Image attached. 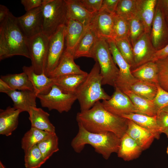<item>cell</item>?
Here are the masks:
<instances>
[{"instance_id": "22", "label": "cell", "mask_w": 168, "mask_h": 168, "mask_svg": "<svg viewBox=\"0 0 168 168\" xmlns=\"http://www.w3.org/2000/svg\"><path fill=\"white\" fill-rule=\"evenodd\" d=\"M67 8L68 18L77 21L85 27L90 24L95 13L88 11L80 0H65Z\"/></svg>"}, {"instance_id": "23", "label": "cell", "mask_w": 168, "mask_h": 168, "mask_svg": "<svg viewBox=\"0 0 168 168\" xmlns=\"http://www.w3.org/2000/svg\"><path fill=\"white\" fill-rule=\"evenodd\" d=\"M157 1L138 0L137 15L143 23L145 32L150 35Z\"/></svg>"}, {"instance_id": "20", "label": "cell", "mask_w": 168, "mask_h": 168, "mask_svg": "<svg viewBox=\"0 0 168 168\" xmlns=\"http://www.w3.org/2000/svg\"><path fill=\"white\" fill-rule=\"evenodd\" d=\"M22 70L28 76L37 96L47 94L54 84L53 78L49 77L44 73H36L31 66H23Z\"/></svg>"}, {"instance_id": "17", "label": "cell", "mask_w": 168, "mask_h": 168, "mask_svg": "<svg viewBox=\"0 0 168 168\" xmlns=\"http://www.w3.org/2000/svg\"><path fill=\"white\" fill-rule=\"evenodd\" d=\"M74 59L73 54L65 49L57 66L48 77L54 78L69 74H87L75 63Z\"/></svg>"}, {"instance_id": "32", "label": "cell", "mask_w": 168, "mask_h": 168, "mask_svg": "<svg viewBox=\"0 0 168 168\" xmlns=\"http://www.w3.org/2000/svg\"><path fill=\"white\" fill-rule=\"evenodd\" d=\"M123 92L129 97L140 113L151 116L156 115L157 111L153 100L143 98L135 94L129 89Z\"/></svg>"}, {"instance_id": "51", "label": "cell", "mask_w": 168, "mask_h": 168, "mask_svg": "<svg viewBox=\"0 0 168 168\" xmlns=\"http://www.w3.org/2000/svg\"><path fill=\"white\" fill-rule=\"evenodd\" d=\"M162 133H165L168 137V127L163 130Z\"/></svg>"}, {"instance_id": "40", "label": "cell", "mask_w": 168, "mask_h": 168, "mask_svg": "<svg viewBox=\"0 0 168 168\" xmlns=\"http://www.w3.org/2000/svg\"><path fill=\"white\" fill-rule=\"evenodd\" d=\"M155 62L158 68V84L168 91V56Z\"/></svg>"}, {"instance_id": "46", "label": "cell", "mask_w": 168, "mask_h": 168, "mask_svg": "<svg viewBox=\"0 0 168 168\" xmlns=\"http://www.w3.org/2000/svg\"><path fill=\"white\" fill-rule=\"evenodd\" d=\"M119 0H103L101 8H104L111 12L115 13Z\"/></svg>"}, {"instance_id": "29", "label": "cell", "mask_w": 168, "mask_h": 168, "mask_svg": "<svg viewBox=\"0 0 168 168\" xmlns=\"http://www.w3.org/2000/svg\"><path fill=\"white\" fill-rule=\"evenodd\" d=\"M121 117L133 121L139 126L153 133L156 139H159L162 131L158 125L156 116H149L138 113H131L123 115Z\"/></svg>"}, {"instance_id": "5", "label": "cell", "mask_w": 168, "mask_h": 168, "mask_svg": "<svg viewBox=\"0 0 168 168\" xmlns=\"http://www.w3.org/2000/svg\"><path fill=\"white\" fill-rule=\"evenodd\" d=\"M92 55V58L98 63L100 67L102 85L114 87L119 70L114 61L107 39L98 38L93 49Z\"/></svg>"}, {"instance_id": "8", "label": "cell", "mask_w": 168, "mask_h": 168, "mask_svg": "<svg viewBox=\"0 0 168 168\" xmlns=\"http://www.w3.org/2000/svg\"><path fill=\"white\" fill-rule=\"evenodd\" d=\"M49 37L42 32L28 39V48L32 66L37 74L44 73L47 56Z\"/></svg>"}, {"instance_id": "19", "label": "cell", "mask_w": 168, "mask_h": 168, "mask_svg": "<svg viewBox=\"0 0 168 168\" xmlns=\"http://www.w3.org/2000/svg\"><path fill=\"white\" fill-rule=\"evenodd\" d=\"M22 111L10 106L0 110V134L9 136L17 128Z\"/></svg>"}, {"instance_id": "14", "label": "cell", "mask_w": 168, "mask_h": 168, "mask_svg": "<svg viewBox=\"0 0 168 168\" xmlns=\"http://www.w3.org/2000/svg\"><path fill=\"white\" fill-rule=\"evenodd\" d=\"M132 46L134 63L133 69L152 61L156 51L150 34L145 32Z\"/></svg>"}, {"instance_id": "3", "label": "cell", "mask_w": 168, "mask_h": 168, "mask_svg": "<svg viewBox=\"0 0 168 168\" xmlns=\"http://www.w3.org/2000/svg\"><path fill=\"white\" fill-rule=\"evenodd\" d=\"M102 79L99 65L96 61L86 79L75 94L79 102L81 111L90 109L98 101L110 98L111 96L102 87Z\"/></svg>"}, {"instance_id": "37", "label": "cell", "mask_w": 168, "mask_h": 168, "mask_svg": "<svg viewBox=\"0 0 168 168\" xmlns=\"http://www.w3.org/2000/svg\"><path fill=\"white\" fill-rule=\"evenodd\" d=\"M129 30L128 21L115 13L112 33L114 40L128 38Z\"/></svg>"}, {"instance_id": "55", "label": "cell", "mask_w": 168, "mask_h": 168, "mask_svg": "<svg viewBox=\"0 0 168 168\" xmlns=\"http://www.w3.org/2000/svg\"><path fill=\"white\" fill-rule=\"evenodd\" d=\"M166 21H167V24H168V20H166Z\"/></svg>"}, {"instance_id": "38", "label": "cell", "mask_w": 168, "mask_h": 168, "mask_svg": "<svg viewBox=\"0 0 168 168\" xmlns=\"http://www.w3.org/2000/svg\"><path fill=\"white\" fill-rule=\"evenodd\" d=\"M119 51L128 64L131 70L134 67L133 48L128 38L114 40Z\"/></svg>"}, {"instance_id": "49", "label": "cell", "mask_w": 168, "mask_h": 168, "mask_svg": "<svg viewBox=\"0 0 168 168\" xmlns=\"http://www.w3.org/2000/svg\"><path fill=\"white\" fill-rule=\"evenodd\" d=\"M164 12L166 20H168V0H158Z\"/></svg>"}, {"instance_id": "12", "label": "cell", "mask_w": 168, "mask_h": 168, "mask_svg": "<svg viewBox=\"0 0 168 168\" xmlns=\"http://www.w3.org/2000/svg\"><path fill=\"white\" fill-rule=\"evenodd\" d=\"M114 87L115 91L110 98L101 102L104 108L120 116L131 113H140L129 97L117 87Z\"/></svg>"}, {"instance_id": "26", "label": "cell", "mask_w": 168, "mask_h": 168, "mask_svg": "<svg viewBox=\"0 0 168 168\" xmlns=\"http://www.w3.org/2000/svg\"><path fill=\"white\" fill-rule=\"evenodd\" d=\"M142 151L138 143L126 133L120 138L117 153L118 157L125 161H129L138 157Z\"/></svg>"}, {"instance_id": "44", "label": "cell", "mask_w": 168, "mask_h": 168, "mask_svg": "<svg viewBox=\"0 0 168 168\" xmlns=\"http://www.w3.org/2000/svg\"><path fill=\"white\" fill-rule=\"evenodd\" d=\"M21 2L26 12L42 6L43 4V0H21Z\"/></svg>"}, {"instance_id": "48", "label": "cell", "mask_w": 168, "mask_h": 168, "mask_svg": "<svg viewBox=\"0 0 168 168\" xmlns=\"http://www.w3.org/2000/svg\"><path fill=\"white\" fill-rule=\"evenodd\" d=\"M9 12L8 9L6 6L0 5V23L5 20Z\"/></svg>"}, {"instance_id": "24", "label": "cell", "mask_w": 168, "mask_h": 168, "mask_svg": "<svg viewBox=\"0 0 168 168\" xmlns=\"http://www.w3.org/2000/svg\"><path fill=\"white\" fill-rule=\"evenodd\" d=\"M98 38L94 30L89 25L74 51V59L81 57L92 58V49Z\"/></svg>"}, {"instance_id": "28", "label": "cell", "mask_w": 168, "mask_h": 168, "mask_svg": "<svg viewBox=\"0 0 168 168\" xmlns=\"http://www.w3.org/2000/svg\"><path fill=\"white\" fill-rule=\"evenodd\" d=\"M131 73L138 80L156 85L158 84V68L155 62H149L132 69Z\"/></svg>"}, {"instance_id": "13", "label": "cell", "mask_w": 168, "mask_h": 168, "mask_svg": "<svg viewBox=\"0 0 168 168\" xmlns=\"http://www.w3.org/2000/svg\"><path fill=\"white\" fill-rule=\"evenodd\" d=\"M17 18L19 25L27 38L43 32L42 6L26 12L24 15Z\"/></svg>"}, {"instance_id": "45", "label": "cell", "mask_w": 168, "mask_h": 168, "mask_svg": "<svg viewBox=\"0 0 168 168\" xmlns=\"http://www.w3.org/2000/svg\"><path fill=\"white\" fill-rule=\"evenodd\" d=\"M10 57L8 46L3 35L0 34V60Z\"/></svg>"}, {"instance_id": "34", "label": "cell", "mask_w": 168, "mask_h": 168, "mask_svg": "<svg viewBox=\"0 0 168 168\" xmlns=\"http://www.w3.org/2000/svg\"><path fill=\"white\" fill-rule=\"evenodd\" d=\"M138 0H119L115 13L129 21L137 15Z\"/></svg>"}, {"instance_id": "30", "label": "cell", "mask_w": 168, "mask_h": 168, "mask_svg": "<svg viewBox=\"0 0 168 168\" xmlns=\"http://www.w3.org/2000/svg\"><path fill=\"white\" fill-rule=\"evenodd\" d=\"M0 79L6 83L12 90L35 91L28 76L23 72L20 73L1 76Z\"/></svg>"}, {"instance_id": "54", "label": "cell", "mask_w": 168, "mask_h": 168, "mask_svg": "<svg viewBox=\"0 0 168 168\" xmlns=\"http://www.w3.org/2000/svg\"><path fill=\"white\" fill-rule=\"evenodd\" d=\"M166 152H167V154L168 155V147H167V148Z\"/></svg>"}, {"instance_id": "39", "label": "cell", "mask_w": 168, "mask_h": 168, "mask_svg": "<svg viewBox=\"0 0 168 168\" xmlns=\"http://www.w3.org/2000/svg\"><path fill=\"white\" fill-rule=\"evenodd\" d=\"M128 21L129 30L128 38L132 46L145 32V29L142 21L137 15Z\"/></svg>"}, {"instance_id": "21", "label": "cell", "mask_w": 168, "mask_h": 168, "mask_svg": "<svg viewBox=\"0 0 168 168\" xmlns=\"http://www.w3.org/2000/svg\"><path fill=\"white\" fill-rule=\"evenodd\" d=\"M140 146L143 150L148 148L155 138V135L152 133L128 119L126 132Z\"/></svg>"}, {"instance_id": "18", "label": "cell", "mask_w": 168, "mask_h": 168, "mask_svg": "<svg viewBox=\"0 0 168 168\" xmlns=\"http://www.w3.org/2000/svg\"><path fill=\"white\" fill-rule=\"evenodd\" d=\"M6 94L12 100L13 107L22 112H28L31 107H36L37 95L35 91L12 89Z\"/></svg>"}, {"instance_id": "6", "label": "cell", "mask_w": 168, "mask_h": 168, "mask_svg": "<svg viewBox=\"0 0 168 168\" xmlns=\"http://www.w3.org/2000/svg\"><path fill=\"white\" fill-rule=\"evenodd\" d=\"M43 32L48 37L61 26L66 25L68 18L65 0H43Z\"/></svg>"}, {"instance_id": "35", "label": "cell", "mask_w": 168, "mask_h": 168, "mask_svg": "<svg viewBox=\"0 0 168 168\" xmlns=\"http://www.w3.org/2000/svg\"><path fill=\"white\" fill-rule=\"evenodd\" d=\"M45 162L59 150L58 138L56 133L37 144Z\"/></svg>"}, {"instance_id": "31", "label": "cell", "mask_w": 168, "mask_h": 168, "mask_svg": "<svg viewBox=\"0 0 168 168\" xmlns=\"http://www.w3.org/2000/svg\"><path fill=\"white\" fill-rule=\"evenodd\" d=\"M31 127L24 134L21 141V146L24 152L42 141L49 137L54 133Z\"/></svg>"}, {"instance_id": "10", "label": "cell", "mask_w": 168, "mask_h": 168, "mask_svg": "<svg viewBox=\"0 0 168 168\" xmlns=\"http://www.w3.org/2000/svg\"><path fill=\"white\" fill-rule=\"evenodd\" d=\"M114 61L119 67V72L115 83L116 86L123 92L129 89L130 86L137 79L131 73V67L118 49L114 39H107ZM114 86V87H115Z\"/></svg>"}, {"instance_id": "36", "label": "cell", "mask_w": 168, "mask_h": 168, "mask_svg": "<svg viewBox=\"0 0 168 168\" xmlns=\"http://www.w3.org/2000/svg\"><path fill=\"white\" fill-rule=\"evenodd\" d=\"M24 153V165L26 168H39L45 162L37 145Z\"/></svg>"}, {"instance_id": "33", "label": "cell", "mask_w": 168, "mask_h": 168, "mask_svg": "<svg viewBox=\"0 0 168 168\" xmlns=\"http://www.w3.org/2000/svg\"><path fill=\"white\" fill-rule=\"evenodd\" d=\"M157 85L137 79L130 86L129 89L141 97L152 100L155 98L157 93Z\"/></svg>"}, {"instance_id": "53", "label": "cell", "mask_w": 168, "mask_h": 168, "mask_svg": "<svg viewBox=\"0 0 168 168\" xmlns=\"http://www.w3.org/2000/svg\"><path fill=\"white\" fill-rule=\"evenodd\" d=\"M0 168H6L1 161H0Z\"/></svg>"}, {"instance_id": "16", "label": "cell", "mask_w": 168, "mask_h": 168, "mask_svg": "<svg viewBox=\"0 0 168 168\" xmlns=\"http://www.w3.org/2000/svg\"><path fill=\"white\" fill-rule=\"evenodd\" d=\"M65 49L73 55L74 51L87 27L80 22L68 19L66 24Z\"/></svg>"}, {"instance_id": "52", "label": "cell", "mask_w": 168, "mask_h": 168, "mask_svg": "<svg viewBox=\"0 0 168 168\" xmlns=\"http://www.w3.org/2000/svg\"><path fill=\"white\" fill-rule=\"evenodd\" d=\"M162 110L168 113V105L164 107Z\"/></svg>"}, {"instance_id": "47", "label": "cell", "mask_w": 168, "mask_h": 168, "mask_svg": "<svg viewBox=\"0 0 168 168\" xmlns=\"http://www.w3.org/2000/svg\"><path fill=\"white\" fill-rule=\"evenodd\" d=\"M168 56V44L163 49L156 51L152 62L164 58Z\"/></svg>"}, {"instance_id": "11", "label": "cell", "mask_w": 168, "mask_h": 168, "mask_svg": "<svg viewBox=\"0 0 168 168\" xmlns=\"http://www.w3.org/2000/svg\"><path fill=\"white\" fill-rule=\"evenodd\" d=\"M150 37L156 51L163 49L168 44V24L158 0L155 8Z\"/></svg>"}, {"instance_id": "50", "label": "cell", "mask_w": 168, "mask_h": 168, "mask_svg": "<svg viewBox=\"0 0 168 168\" xmlns=\"http://www.w3.org/2000/svg\"><path fill=\"white\" fill-rule=\"evenodd\" d=\"M12 89L5 82L0 79V92L6 94Z\"/></svg>"}, {"instance_id": "25", "label": "cell", "mask_w": 168, "mask_h": 168, "mask_svg": "<svg viewBox=\"0 0 168 168\" xmlns=\"http://www.w3.org/2000/svg\"><path fill=\"white\" fill-rule=\"evenodd\" d=\"M28 113L31 127L48 132L55 133V127L49 120V114L48 113L41 108L32 107Z\"/></svg>"}, {"instance_id": "43", "label": "cell", "mask_w": 168, "mask_h": 168, "mask_svg": "<svg viewBox=\"0 0 168 168\" xmlns=\"http://www.w3.org/2000/svg\"><path fill=\"white\" fill-rule=\"evenodd\" d=\"M157 123L162 131L168 127V113L161 110L156 115Z\"/></svg>"}, {"instance_id": "42", "label": "cell", "mask_w": 168, "mask_h": 168, "mask_svg": "<svg viewBox=\"0 0 168 168\" xmlns=\"http://www.w3.org/2000/svg\"><path fill=\"white\" fill-rule=\"evenodd\" d=\"M83 6L89 12L96 13L101 8L103 0H80Z\"/></svg>"}, {"instance_id": "9", "label": "cell", "mask_w": 168, "mask_h": 168, "mask_svg": "<svg viewBox=\"0 0 168 168\" xmlns=\"http://www.w3.org/2000/svg\"><path fill=\"white\" fill-rule=\"evenodd\" d=\"M66 26H60L49 37L48 51L44 73L49 77L58 64L65 49Z\"/></svg>"}, {"instance_id": "27", "label": "cell", "mask_w": 168, "mask_h": 168, "mask_svg": "<svg viewBox=\"0 0 168 168\" xmlns=\"http://www.w3.org/2000/svg\"><path fill=\"white\" fill-rule=\"evenodd\" d=\"M88 74H69L54 78V84L63 92L75 94L78 87L86 79Z\"/></svg>"}, {"instance_id": "41", "label": "cell", "mask_w": 168, "mask_h": 168, "mask_svg": "<svg viewBox=\"0 0 168 168\" xmlns=\"http://www.w3.org/2000/svg\"><path fill=\"white\" fill-rule=\"evenodd\" d=\"M157 91L153 100L157 113L168 105V91L162 89L158 84Z\"/></svg>"}, {"instance_id": "7", "label": "cell", "mask_w": 168, "mask_h": 168, "mask_svg": "<svg viewBox=\"0 0 168 168\" xmlns=\"http://www.w3.org/2000/svg\"><path fill=\"white\" fill-rule=\"evenodd\" d=\"M37 98L42 107L60 113L68 112L77 100L75 94L66 93L54 84L47 94L38 95Z\"/></svg>"}, {"instance_id": "4", "label": "cell", "mask_w": 168, "mask_h": 168, "mask_svg": "<svg viewBox=\"0 0 168 168\" xmlns=\"http://www.w3.org/2000/svg\"><path fill=\"white\" fill-rule=\"evenodd\" d=\"M0 34L7 44L10 57L20 55L30 58L28 38L20 27L17 18L10 12L5 20L0 23Z\"/></svg>"}, {"instance_id": "2", "label": "cell", "mask_w": 168, "mask_h": 168, "mask_svg": "<svg viewBox=\"0 0 168 168\" xmlns=\"http://www.w3.org/2000/svg\"><path fill=\"white\" fill-rule=\"evenodd\" d=\"M78 133L71 144L75 152H81L85 146L88 144L106 160L108 159L113 153H117L120 138L115 134L110 132H91L86 130L80 124L78 123Z\"/></svg>"}, {"instance_id": "15", "label": "cell", "mask_w": 168, "mask_h": 168, "mask_svg": "<svg viewBox=\"0 0 168 168\" xmlns=\"http://www.w3.org/2000/svg\"><path fill=\"white\" fill-rule=\"evenodd\" d=\"M115 13L111 12L101 8L95 13L89 25L98 38H112V33Z\"/></svg>"}, {"instance_id": "1", "label": "cell", "mask_w": 168, "mask_h": 168, "mask_svg": "<svg viewBox=\"0 0 168 168\" xmlns=\"http://www.w3.org/2000/svg\"><path fill=\"white\" fill-rule=\"evenodd\" d=\"M76 120L90 132H110L120 138L126 133L128 126V119L109 112L100 101L90 109L78 113Z\"/></svg>"}]
</instances>
